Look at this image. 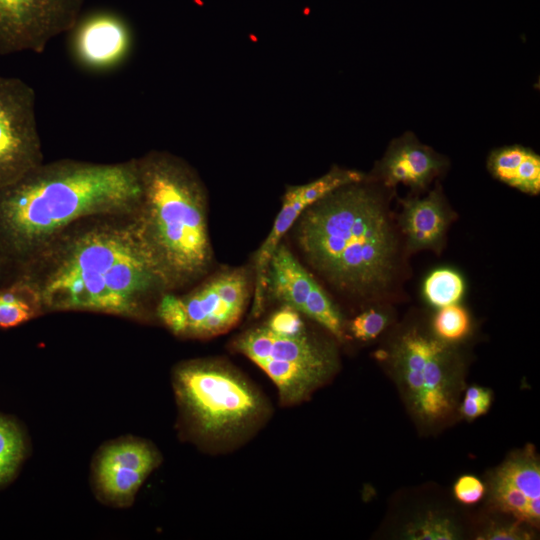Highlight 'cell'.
<instances>
[{
  "instance_id": "27",
  "label": "cell",
  "mask_w": 540,
  "mask_h": 540,
  "mask_svg": "<svg viewBox=\"0 0 540 540\" xmlns=\"http://www.w3.org/2000/svg\"><path fill=\"white\" fill-rule=\"evenodd\" d=\"M301 315L292 307L282 305L264 324L276 334L294 336L307 330Z\"/></svg>"
},
{
  "instance_id": "23",
  "label": "cell",
  "mask_w": 540,
  "mask_h": 540,
  "mask_svg": "<svg viewBox=\"0 0 540 540\" xmlns=\"http://www.w3.org/2000/svg\"><path fill=\"white\" fill-rule=\"evenodd\" d=\"M23 439L18 428L0 417V482L9 478L23 455Z\"/></svg>"
},
{
  "instance_id": "22",
  "label": "cell",
  "mask_w": 540,
  "mask_h": 540,
  "mask_svg": "<svg viewBox=\"0 0 540 540\" xmlns=\"http://www.w3.org/2000/svg\"><path fill=\"white\" fill-rule=\"evenodd\" d=\"M148 474L128 467L97 468L100 487L106 495L124 499L134 495Z\"/></svg>"
},
{
  "instance_id": "30",
  "label": "cell",
  "mask_w": 540,
  "mask_h": 540,
  "mask_svg": "<svg viewBox=\"0 0 540 540\" xmlns=\"http://www.w3.org/2000/svg\"><path fill=\"white\" fill-rule=\"evenodd\" d=\"M527 525L515 520L510 524H499L489 527L478 539L486 540H525L531 534L526 529Z\"/></svg>"
},
{
  "instance_id": "5",
  "label": "cell",
  "mask_w": 540,
  "mask_h": 540,
  "mask_svg": "<svg viewBox=\"0 0 540 540\" xmlns=\"http://www.w3.org/2000/svg\"><path fill=\"white\" fill-rule=\"evenodd\" d=\"M174 387L192 432L212 453L238 448L271 417L263 392L223 359L182 364L175 371Z\"/></svg>"
},
{
  "instance_id": "24",
  "label": "cell",
  "mask_w": 540,
  "mask_h": 540,
  "mask_svg": "<svg viewBox=\"0 0 540 540\" xmlns=\"http://www.w3.org/2000/svg\"><path fill=\"white\" fill-rule=\"evenodd\" d=\"M459 529L449 518L430 513L411 524L406 536L412 540H453L458 538Z\"/></svg>"
},
{
  "instance_id": "10",
  "label": "cell",
  "mask_w": 540,
  "mask_h": 540,
  "mask_svg": "<svg viewBox=\"0 0 540 540\" xmlns=\"http://www.w3.org/2000/svg\"><path fill=\"white\" fill-rule=\"evenodd\" d=\"M265 296L266 300L290 306L307 316L339 341L345 339L344 319L338 307L282 241L268 264Z\"/></svg>"
},
{
  "instance_id": "6",
  "label": "cell",
  "mask_w": 540,
  "mask_h": 540,
  "mask_svg": "<svg viewBox=\"0 0 540 540\" xmlns=\"http://www.w3.org/2000/svg\"><path fill=\"white\" fill-rule=\"evenodd\" d=\"M385 359L419 421L435 425L453 415L463 368L455 344L418 325L407 326L391 341Z\"/></svg>"
},
{
  "instance_id": "17",
  "label": "cell",
  "mask_w": 540,
  "mask_h": 540,
  "mask_svg": "<svg viewBox=\"0 0 540 540\" xmlns=\"http://www.w3.org/2000/svg\"><path fill=\"white\" fill-rule=\"evenodd\" d=\"M487 169L496 180L523 193L540 192V156L528 147L514 144L493 149Z\"/></svg>"
},
{
  "instance_id": "19",
  "label": "cell",
  "mask_w": 540,
  "mask_h": 540,
  "mask_svg": "<svg viewBox=\"0 0 540 540\" xmlns=\"http://www.w3.org/2000/svg\"><path fill=\"white\" fill-rule=\"evenodd\" d=\"M464 292V278L458 271L448 267L431 271L423 283L425 300L438 308L459 303Z\"/></svg>"
},
{
  "instance_id": "20",
  "label": "cell",
  "mask_w": 540,
  "mask_h": 540,
  "mask_svg": "<svg viewBox=\"0 0 540 540\" xmlns=\"http://www.w3.org/2000/svg\"><path fill=\"white\" fill-rule=\"evenodd\" d=\"M32 299L37 302L33 290L24 279L0 290V327L11 328L28 321L34 315Z\"/></svg>"
},
{
  "instance_id": "28",
  "label": "cell",
  "mask_w": 540,
  "mask_h": 540,
  "mask_svg": "<svg viewBox=\"0 0 540 540\" xmlns=\"http://www.w3.org/2000/svg\"><path fill=\"white\" fill-rule=\"evenodd\" d=\"M492 394L490 390L471 386L465 392L464 400L460 406V413L467 419H475L484 415L490 408Z\"/></svg>"
},
{
  "instance_id": "16",
  "label": "cell",
  "mask_w": 540,
  "mask_h": 540,
  "mask_svg": "<svg viewBox=\"0 0 540 540\" xmlns=\"http://www.w3.org/2000/svg\"><path fill=\"white\" fill-rule=\"evenodd\" d=\"M401 203L399 226L407 249L439 250L452 220L441 187L437 185L426 196L407 198Z\"/></svg>"
},
{
  "instance_id": "15",
  "label": "cell",
  "mask_w": 540,
  "mask_h": 540,
  "mask_svg": "<svg viewBox=\"0 0 540 540\" xmlns=\"http://www.w3.org/2000/svg\"><path fill=\"white\" fill-rule=\"evenodd\" d=\"M73 30V50L85 67L99 70L113 67L129 52V27L112 12H95L79 19Z\"/></svg>"
},
{
  "instance_id": "12",
  "label": "cell",
  "mask_w": 540,
  "mask_h": 540,
  "mask_svg": "<svg viewBox=\"0 0 540 540\" xmlns=\"http://www.w3.org/2000/svg\"><path fill=\"white\" fill-rule=\"evenodd\" d=\"M231 348L253 363L266 360L294 363L335 373L338 356L330 343L304 331L294 336L272 332L264 323L233 339Z\"/></svg>"
},
{
  "instance_id": "1",
  "label": "cell",
  "mask_w": 540,
  "mask_h": 540,
  "mask_svg": "<svg viewBox=\"0 0 540 540\" xmlns=\"http://www.w3.org/2000/svg\"><path fill=\"white\" fill-rule=\"evenodd\" d=\"M381 185H344L310 205L294 223L309 265L349 296L378 298L392 287L399 246Z\"/></svg>"
},
{
  "instance_id": "18",
  "label": "cell",
  "mask_w": 540,
  "mask_h": 540,
  "mask_svg": "<svg viewBox=\"0 0 540 540\" xmlns=\"http://www.w3.org/2000/svg\"><path fill=\"white\" fill-rule=\"evenodd\" d=\"M159 463L157 452L148 444L126 441L107 448L101 455L98 466L128 467L149 474Z\"/></svg>"
},
{
  "instance_id": "3",
  "label": "cell",
  "mask_w": 540,
  "mask_h": 540,
  "mask_svg": "<svg viewBox=\"0 0 540 540\" xmlns=\"http://www.w3.org/2000/svg\"><path fill=\"white\" fill-rule=\"evenodd\" d=\"M37 302L57 309L131 313L165 289L134 222L101 226L73 238L38 283Z\"/></svg>"
},
{
  "instance_id": "7",
  "label": "cell",
  "mask_w": 540,
  "mask_h": 540,
  "mask_svg": "<svg viewBox=\"0 0 540 540\" xmlns=\"http://www.w3.org/2000/svg\"><path fill=\"white\" fill-rule=\"evenodd\" d=\"M41 164L36 93L25 81L0 75V190Z\"/></svg>"
},
{
  "instance_id": "4",
  "label": "cell",
  "mask_w": 540,
  "mask_h": 540,
  "mask_svg": "<svg viewBox=\"0 0 540 540\" xmlns=\"http://www.w3.org/2000/svg\"><path fill=\"white\" fill-rule=\"evenodd\" d=\"M136 163L141 197L134 224L164 288L202 278L214 253L201 180L187 163L165 152H152Z\"/></svg>"
},
{
  "instance_id": "13",
  "label": "cell",
  "mask_w": 540,
  "mask_h": 540,
  "mask_svg": "<svg viewBox=\"0 0 540 540\" xmlns=\"http://www.w3.org/2000/svg\"><path fill=\"white\" fill-rule=\"evenodd\" d=\"M490 497L502 513L527 526H539L540 463L533 446L514 453L496 469Z\"/></svg>"
},
{
  "instance_id": "29",
  "label": "cell",
  "mask_w": 540,
  "mask_h": 540,
  "mask_svg": "<svg viewBox=\"0 0 540 540\" xmlns=\"http://www.w3.org/2000/svg\"><path fill=\"white\" fill-rule=\"evenodd\" d=\"M454 495L463 504H475L484 496L485 486L475 476H461L454 485Z\"/></svg>"
},
{
  "instance_id": "11",
  "label": "cell",
  "mask_w": 540,
  "mask_h": 540,
  "mask_svg": "<svg viewBox=\"0 0 540 540\" xmlns=\"http://www.w3.org/2000/svg\"><path fill=\"white\" fill-rule=\"evenodd\" d=\"M366 175L353 169L333 166L319 178L302 185L289 186L282 197L281 208L269 234L254 255L252 314L259 315L266 302V273L270 258L284 235L299 216L312 204L347 184L360 182Z\"/></svg>"
},
{
  "instance_id": "21",
  "label": "cell",
  "mask_w": 540,
  "mask_h": 540,
  "mask_svg": "<svg viewBox=\"0 0 540 540\" xmlns=\"http://www.w3.org/2000/svg\"><path fill=\"white\" fill-rule=\"evenodd\" d=\"M471 328V316L459 303L440 307L431 323V332L440 340L450 344H456L466 338Z\"/></svg>"
},
{
  "instance_id": "14",
  "label": "cell",
  "mask_w": 540,
  "mask_h": 540,
  "mask_svg": "<svg viewBox=\"0 0 540 540\" xmlns=\"http://www.w3.org/2000/svg\"><path fill=\"white\" fill-rule=\"evenodd\" d=\"M447 167L446 157L407 131L390 142L367 178L386 189L403 184L413 191H422Z\"/></svg>"
},
{
  "instance_id": "26",
  "label": "cell",
  "mask_w": 540,
  "mask_h": 540,
  "mask_svg": "<svg viewBox=\"0 0 540 540\" xmlns=\"http://www.w3.org/2000/svg\"><path fill=\"white\" fill-rule=\"evenodd\" d=\"M157 315L164 325L176 335H185L187 322L179 296L165 294L157 306Z\"/></svg>"
},
{
  "instance_id": "25",
  "label": "cell",
  "mask_w": 540,
  "mask_h": 540,
  "mask_svg": "<svg viewBox=\"0 0 540 540\" xmlns=\"http://www.w3.org/2000/svg\"><path fill=\"white\" fill-rule=\"evenodd\" d=\"M388 323L389 316L383 310L369 308L350 321L348 330L355 339L367 342L376 339Z\"/></svg>"
},
{
  "instance_id": "8",
  "label": "cell",
  "mask_w": 540,
  "mask_h": 540,
  "mask_svg": "<svg viewBox=\"0 0 540 540\" xmlns=\"http://www.w3.org/2000/svg\"><path fill=\"white\" fill-rule=\"evenodd\" d=\"M253 290L248 267L220 270L180 297L185 315V336L211 338L226 333L241 319Z\"/></svg>"
},
{
  "instance_id": "9",
  "label": "cell",
  "mask_w": 540,
  "mask_h": 540,
  "mask_svg": "<svg viewBox=\"0 0 540 540\" xmlns=\"http://www.w3.org/2000/svg\"><path fill=\"white\" fill-rule=\"evenodd\" d=\"M85 0H0V54L40 53L73 30Z\"/></svg>"
},
{
  "instance_id": "2",
  "label": "cell",
  "mask_w": 540,
  "mask_h": 540,
  "mask_svg": "<svg viewBox=\"0 0 540 540\" xmlns=\"http://www.w3.org/2000/svg\"><path fill=\"white\" fill-rule=\"evenodd\" d=\"M140 197L136 160L41 164L0 190V250L26 260L71 223L92 215L134 212Z\"/></svg>"
}]
</instances>
